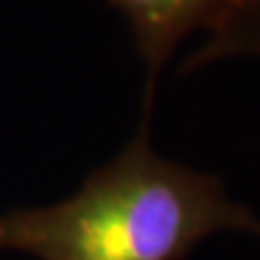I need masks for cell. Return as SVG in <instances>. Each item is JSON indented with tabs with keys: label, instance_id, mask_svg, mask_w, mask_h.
Returning a JSON list of instances; mask_svg holds the SVG:
<instances>
[{
	"label": "cell",
	"instance_id": "obj_1",
	"mask_svg": "<svg viewBox=\"0 0 260 260\" xmlns=\"http://www.w3.org/2000/svg\"><path fill=\"white\" fill-rule=\"evenodd\" d=\"M148 117L72 198L0 215V247L39 260H184L217 230L260 237V219L228 198L217 176L152 150Z\"/></svg>",
	"mask_w": 260,
	"mask_h": 260
},
{
	"label": "cell",
	"instance_id": "obj_2",
	"mask_svg": "<svg viewBox=\"0 0 260 260\" xmlns=\"http://www.w3.org/2000/svg\"><path fill=\"white\" fill-rule=\"evenodd\" d=\"M128 18L137 48L148 70L145 113H150L154 83L178 42L195 28L213 32L243 0H109Z\"/></svg>",
	"mask_w": 260,
	"mask_h": 260
},
{
	"label": "cell",
	"instance_id": "obj_3",
	"mask_svg": "<svg viewBox=\"0 0 260 260\" xmlns=\"http://www.w3.org/2000/svg\"><path fill=\"white\" fill-rule=\"evenodd\" d=\"M258 54L260 56V0H243L198 52L189 54L180 68V74L223 56Z\"/></svg>",
	"mask_w": 260,
	"mask_h": 260
}]
</instances>
